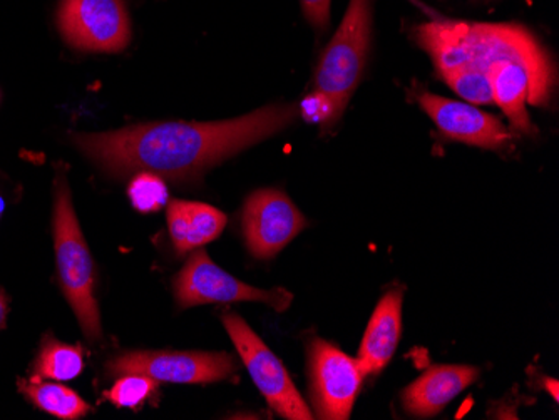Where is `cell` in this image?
I'll return each instance as SVG.
<instances>
[{"label": "cell", "instance_id": "18", "mask_svg": "<svg viewBox=\"0 0 559 420\" xmlns=\"http://www.w3.org/2000/svg\"><path fill=\"white\" fill-rule=\"evenodd\" d=\"M156 384L158 382L155 379L147 377V375H121V379L112 385L111 391L106 392V397L115 406L134 409V407L141 406L156 391Z\"/></svg>", "mask_w": 559, "mask_h": 420}, {"label": "cell", "instance_id": "21", "mask_svg": "<svg viewBox=\"0 0 559 420\" xmlns=\"http://www.w3.org/2000/svg\"><path fill=\"white\" fill-rule=\"evenodd\" d=\"M5 315H8V299L4 291L0 290V328L4 327Z\"/></svg>", "mask_w": 559, "mask_h": 420}, {"label": "cell", "instance_id": "3", "mask_svg": "<svg viewBox=\"0 0 559 420\" xmlns=\"http://www.w3.org/2000/svg\"><path fill=\"white\" fill-rule=\"evenodd\" d=\"M55 241L59 280L81 328L90 340H99V307L94 297V263L72 206L64 175L56 180Z\"/></svg>", "mask_w": 559, "mask_h": 420}, {"label": "cell", "instance_id": "7", "mask_svg": "<svg viewBox=\"0 0 559 420\" xmlns=\"http://www.w3.org/2000/svg\"><path fill=\"white\" fill-rule=\"evenodd\" d=\"M58 26L69 46L87 52H121L131 40L124 0H61Z\"/></svg>", "mask_w": 559, "mask_h": 420}, {"label": "cell", "instance_id": "4", "mask_svg": "<svg viewBox=\"0 0 559 420\" xmlns=\"http://www.w3.org/2000/svg\"><path fill=\"white\" fill-rule=\"evenodd\" d=\"M372 37V0H350L344 21L322 52L316 72V91L325 93L344 112L359 86Z\"/></svg>", "mask_w": 559, "mask_h": 420}, {"label": "cell", "instance_id": "6", "mask_svg": "<svg viewBox=\"0 0 559 420\" xmlns=\"http://www.w3.org/2000/svg\"><path fill=\"white\" fill-rule=\"evenodd\" d=\"M175 297L180 309L206 303L262 302L276 312H285L294 300V295L284 288L262 290L237 280L215 265L203 250L193 253L175 278Z\"/></svg>", "mask_w": 559, "mask_h": 420}, {"label": "cell", "instance_id": "12", "mask_svg": "<svg viewBox=\"0 0 559 420\" xmlns=\"http://www.w3.org/2000/svg\"><path fill=\"white\" fill-rule=\"evenodd\" d=\"M473 365H435L402 392V406L413 417H435L479 379Z\"/></svg>", "mask_w": 559, "mask_h": 420}, {"label": "cell", "instance_id": "14", "mask_svg": "<svg viewBox=\"0 0 559 420\" xmlns=\"http://www.w3.org/2000/svg\"><path fill=\"white\" fill-rule=\"evenodd\" d=\"M166 216L173 247L180 255L215 240L226 225L225 213L205 203L175 200L169 203Z\"/></svg>", "mask_w": 559, "mask_h": 420}, {"label": "cell", "instance_id": "11", "mask_svg": "<svg viewBox=\"0 0 559 420\" xmlns=\"http://www.w3.org/2000/svg\"><path fill=\"white\" fill-rule=\"evenodd\" d=\"M417 101L449 140L463 141L492 152H501L513 143V133L496 116L474 106L432 93L419 94Z\"/></svg>", "mask_w": 559, "mask_h": 420}, {"label": "cell", "instance_id": "15", "mask_svg": "<svg viewBox=\"0 0 559 420\" xmlns=\"http://www.w3.org/2000/svg\"><path fill=\"white\" fill-rule=\"evenodd\" d=\"M19 388L34 406L58 419H83L91 410L90 404L71 388L43 382L37 375L33 381H19Z\"/></svg>", "mask_w": 559, "mask_h": 420}, {"label": "cell", "instance_id": "1", "mask_svg": "<svg viewBox=\"0 0 559 420\" xmlns=\"http://www.w3.org/2000/svg\"><path fill=\"white\" fill-rule=\"evenodd\" d=\"M297 115L298 106L273 105L230 121L147 122L109 133L74 134L72 141L112 177L147 171L188 180L285 130Z\"/></svg>", "mask_w": 559, "mask_h": 420}, {"label": "cell", "instance_id": "2", "mask_svg": "<svg viewBox=\"0 0 559 420\" xmlns=\"http://www.w3.org/2000/svg\"><path fill=\"white\" fill-rule=\"evenodd\" d=\"M414 39L432 58L449 87L474 105H491L486 76L496 62L548 52L535 34L516 24L435 19L414 27Z\"/></svg>", "mask_w": 559, "mask_h": 420}, {"label": "cell", "instance_id": "19", "mask_svg": "<svg viewBox=\"0 0 559 420\" xmlns=\"http://www.w3.org/2000/svg\"><path fill=\"white\" fill-rule=\"evenodd\" d=\"M298 115L310 124H335L341 118L342 111L332 97L316 91L301 99Z\"/></svg>", "mask_w": 559, "mask_h": 420}, {"label": "cell", "instance_id": "13", "mask_svg": "<svg viewBox=\"0 0 559 420\" xmlns=\"http://www.w3.org/2000/svg\"><path fill=\"white\" fill-rule=\"evenodd\" d=\"M402 291L394 288L377 303L357 357L364 377L380 374L394 357L402 331Z\"/></svg>", "mask_w": 559, "mask_h": 420}, {"label": "cell", "instance_id": "5", "mask_svg": "<svg viewBox=\"0 0 559 420\" xmlns=\"http://www.w3.org/2000/svg\"><path fill=\"white\" fill-rule=\"evenodd\" d=\"M223 325L237 347L251 379L272 409L285 419H313L312 410L301 399L284 363L273 356L272 350L248 327L247 322L237 313H225Z\"/></svg>", "mask_w": 559, "mask_h": 420}, {"label": "cell", "instance_id": "17", "mask_svg": "<svg viewBox=\"0 0 559 420\" xmlns=\"http://www.w3.org/2000/svg\"><path fill=\"white\" fill-rule=\"evenodd\" d=\"M128 194L134 208L141 213L158 212L168 202L165 181L155 172H136V177L131 180Z\"/></svg>", "mask_w": 559, "mask_h": 420}, {"label": "cell", "instance_id": "16", "mask_svg": "<svg viewBox=\"0 0 559 420\" xmlns=\"http://www.w3.org/2000/svg\"><path fill=\"white\" fill-rule=\"evenodd\" d=\"M37 377L72 381L84 370V352L80 345H68L56 338H44L36 360Z\"/></svg>", "mask_w": 559, "mask_h": 420}, {"label": "cell", "instance_id": "10", "mask_svg": "<svg viewBox=\"0 0 559 420\" xmlns=\"http://www.w3.org/2000/svg\"><path fill=\"white\" fill-rule=\"evenodd\" d=\"M305 227L307 219L282 191H255L245 203V241L251 255L257 259H273Z\"/></svg>", "mask_w": 559, "mask_h": 420}, {"label": "cell", "instance_id": "8", "mask_svg": "<svg viewBox=\"0 0 559 420\" xmlns=\"http://www.w3.org/2000/svg\"><path fill=\"white\" fill-rule=\"evenodd\" d=\"M109 374H143L156 382L210 384L237 372V360L226 352H126L108 363Z\"/></svg>", "mask_w": 559, "mask_h": 420}, {"label": "cell", "instance_id": "22", "mask_svg": "<svg viewBox=\"0 0 559 420\" xmlns=\"http://www.w3.org/2000/svg\"><path fill=\"white\" fill-rule=\"evenodd\" d=\"M486 2H491V0H486Z\"/></svg>", "mask_w": 559, "mask_h": 420}, {"label": "cell", "instance_id": "9", "mask_svg": "<svg viewBox=\"0 0 559 420\" xmlns=\"http://www.w3.org/2000/svg\"><path fill=\"white\" fill-rule=\"evenodd\" d=\"M309 360L317 416L330 420L348 419L364 381L357 359L322 338H313Z\"/></svg>", "mask_w": 559, "mask_h": 420}, {"label": "cell", "instance_id": "20", "mask_svg": "<svg viewBox=\"0 0 559 420\" xmlns=\"http://www.w3.org/2000/svg\"><path fill=\"white\" fill-rule=\"evenodd\" d=\"M301 9H304L307 21H309L317 31L323 33V31L329 27L330 0H301Z\"/></svg>", "mask_w": 559, "mask_h": 420}]
</instances>
